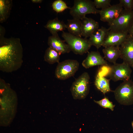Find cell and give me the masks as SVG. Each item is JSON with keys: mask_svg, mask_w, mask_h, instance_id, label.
<instances>
[{"mask_svg": "<svg viewBox=\"0 0 133 133\" xmlns=\"http://www.w3.org/2000/svg\"><path fill=\"white\" fill-rule=\"evenodd\" d=\"M23 49L17 38H6L0 36V70L6 73L15 71L23 62Z\"/></svg>", "mask_w": 133, "mask_h": 133, "instance_id": "6da1fadb", "label": "cell"}, {"mask_svg": "<svg viewBox=\"0 0 133 133\" xmlns=\"http://www.w3.org/2000/svg\"><path fill=\"white\" fill-rule=\"evenodd\" d=\"M62 36L71 50L76 54L82 55L87 53L92 46L86 38H82L64 31Z\"/></svg>", "mask_w": 133, "mask_h": 133, "instance_id": "7a4b0ae2", "label": "cell"}, {"mask_svg": "<svg viewBox=\"0 0 133 133\" xmlns=\"http://www.w3.org/2000/svg\"><path fill=\"white\" fill-rule=\"evenodd\" d=\"M99 12L92 0H75L73 6L70 9L69 13L73 18L81 20L87 14H99Z\"/></svg>", "mask_w": 133, "mask_h": 133, "instance_id": "3957f363", "label": "cell"}, {"mask_svg": "<svg viewBox=\"0 0 133 133\" xmlns=\"http://www.w3.org/2000/svg\"><path fill=\"white\" fill-rule=\"evenodd\" d=\"M90 79L88 73L85 72L73 83L70 90L74 99H83L86 98L89 92Z\"/></svg>", "mask_w": 133, "mask_h": 133, "instance_id": "277c9868", "label": "cell"}, {"mask_svg": "<svg viewBox=\"0 0 133 133\" xmlns=\"http://www.w3.org/2000/svg\"><path fill=\"white\" fill-rule=\"evenodd\" d=\"M115 99L120 104H133V81L130 80L124 81L114 91Z\"/></svg>", "mask_w": 133, "mask_h": 133, "instance_id": "5b68a950", "label": "cell"}, {"mask_svg": "<svg viewBox=\"0 0 133 133\" xmlns=\"http://www.w3.org/2000/svg\"><path fill=\"white\" fill-rule=\"evenodd\" d=\"M79 63L76 60L68 59L58 63L56 68V77L64 80L73 76L78 70Z\"/></svg>", "mask_w": 133, "mask_h": 133, "instance_id": "8992f818", "label": "cell"}, {"mask_svg": "<svg viewBox=\"0 0 133 133\" xmlns=\"http://www.w3.org/2000/svg\"><path fill=\"white\" fill-rule=\"evenodd\" d=\"M132 71L131 67L127 63H116L111 67L109 76L110 79L114 81H124L130 80Z\"/></svg>", "mask_w": 133, "mask_h": 133, "instance_id": "52a82bcc", "label": "cell"}, {"mask_svg": "<svg viewBox=\"0 0 133 133\" xmlns=\"http://www.w3.org/2000/svg\"><path fill=\"white\" fill-rule=\"evenodd\" d=\"M133 20V10L123 9L118 17L108 29L128 32Z\"/></svg>", "mask_w": 133, "mask_h": 133, "instance_id": "ba28073f", "label": "cell"}, {"mask_svg": "<svg viewBox=\"0 0 133 133\" xmlns=\"http://www.w3.org/2000/svg\"><path fill=\"white\" fill-rule=\"evenodd\" d=\"M119 58L133 68V36L128 35L120 47Z\"/></svg>", "mask_w": 133, "mask_h": 133, "instance_id": "9c48e42d", "label": "cell"}, {"mask_svg": "<svg viewBox=\"0 0 133 133\" xmlns=\"http://www.w3.org/2000/svg\"><path fill=\"white\" fill-rule=\"evenodd\" d=\"M123 9L122 7L119 3L101 9L99 13L100 20L107 22L110 26L118 17Z\"/></svg>", "mask_w": 133, "mask_h": 133, "instance_id": "30bf717a", "label": "cell"}, {"mask_svg": "<svg viewBox=\"0 0 133 133\" xmlns=\"http://www.w3.org/2000/svg\"><path fill=\"white\" fill-rule=\"evenodd\" d=\"M128 35L127 32L108 29L102 46L104 47L110 46H119Z\"/></svg>", "mask_w": 133, "mask_h": 133, "instance_id": "8fae6325", "label": "cell"}, {"mask_svg": "<svg viewBox=\"0 0 133 133\" xmlns=\"http://www.w3.org/2000/svg\"><path fill=\"white\" fill-rule=\"evenodd\" d=\"M65 42L64 40L61 39L58 33L49 36L48 41L49 47L57 51L60 55L69 53L71 51L69 46Z\"/></svg>", "mask_w": 133, "mask_h": 133, "instance_id": "7c38bea8", "label": "cell"}, {"mask_svg": "<svg viewBox=\"0 0 133 133\" xmlns=\"http://www.w3.org/2000/svg\"><path fill=\"white\" fill-rule=\"evenodd\" d=\"M83 66L85 68H88L97 66H107L106 61L98 51H91L89 52L87 57L83 61Z\"/></svg>", "mask_w": 133, "mask_h": 133, "instance_id": "4fadbf2b", "label": "cell"}, {"mask_svg": "<svg viewBox=\"0 0 133 133\" xmlns=\"http://www.w3.org/2000/svg\"><path fill=\"white\" fill-rule=\"evenodd\" d=\"M81 21L82 35L84 38L89 37L99 29V23L92 18L86 17Z\"/></svg>", "mask_w": 133, "mask_h": 133, "instance_id": "5bb4252c", "label": "cell"}, {"mask_svg": "<svg viewBox=\"0 0 133 133\" xmlns=\"http://www.w3.org/2000/svg\"><path fill=\"white\" fill-rule=\"evenodd\" d=\"M108 29L101 27L92 34L88 39L92 46H95L97 49L102 46Z\"/></svg>", "mask_w": 133, "mask_h": 133, "instance_id": "9a60e30c", "label": "cell"}, {"mask_svg": "<svg viewBox=\"0 0 133 133\" xmlns=\"http://www.w3.org/2000/svg\"><path fill=\"white\" fill-rule=\"evenodd\" d=\"M106 60L114 64L116 63L117 59L120 57L119 46H110L104 47L102 50Z\"/></svg>", "mask_w": 133, "mask_h": 133, "instance_id": "2e32d148", "label": "cell"}, {"mask_svg": "<svg viewBox=\"0 0 133 133\" xmlns=\"http://www.w3.org/2000/svg\"><path fill=\"white\" fill-rule=\"evenodd\" d=\"M44 27L52 35L58 33L59 31H64L66 29V24L59 20L57 17L49 20Z\"/></svg>", "mask_w": 133, "mask_h": 133, "instance_id": "e0dca14e", "label": "cell"}, {"mask_svg": "<svg viewBox=\"0 0 133 133\" xmlns=\"http://www.w3.org/2000/svg\"><path fill=\"white\" fill-rule=\"evenodd\" d=\"M66 29L68 33L74 35L82 36V22L81 20L73 18L67 20Z\"/></svg>", "mask_w": 133, "mask_h": 133, "instance_id": "ac0fdd59", "label": "cell"}, {"mask_svg": "<svg viewBox=\"0 0 133 133\" xmlns=\"http://www.w3.org/2000/svg\"><path fill=\"white\" fill-rule=\"evenodd\" d=\"M12 0H0V22H5L10 15L12 6Z\"/></svg>", "mask_w": 133, "mask_h": 133, "instance_id": "d6986e66", "label": "cell"}, {"mask_svg": "<svg viewBox=\"0 0 133 133\" xmlns=\"http://www.w3.org/2000/svg\"><path fill=\"white\" fill-rule=\"evenodd\" d=\"M110 79H108L98 73L96 75L94 84L97 88L104 94L112 91L110 87Z\"/></svg>", "mask_w": 133, "mask_h": 133, "instance_id": "ffe728a7", "label": "cell"}, {"mask_svg": "<svg viewBox=\"0 0 133 133\" xmlns=\"http://www.w3.org/2000/svg\"><path fill=\"white\" fill-rule=\"evenodd\" d=\"M60 55L56 50L49 47L45 51L44 58L45 61L50 64L59 63Z\"/></svg>", "mask_w": 133, "mask_h": 133, "instance_id": "44dd1931", "label": "cell"}, {"mask_svg": "<svg viewBox=\"0 0 133 133\" xmlns=\"http://www.w3.org/2000/svg\"><path fill=\"white\" fill-rule=\"evenodd\" d=\"M53 10L57 13L62 12L65 10L70 8L68 7L66 3L62 0H56L52 4Z\"/></svg>", "mask_w": 133, "mask_h": 133, "instance_id": "7402d4cb", "label": "cell"}, {"mask_svg": "<svg viewBox=\"0 0 133 133\" xmlns=\"http://www.w3.org/2000/svg\"><path fill=\"white\" fill-rule=\"evenodd\" d=\"M94 101L95 103L104 108L109 109L112 111L114 110L115 105L113 104V102L106 97H105L99 101L95 100Z\"/></svg>", "mask_w": 133, "mask_h": 133, "instance_id": "603a6c76", "label": "cell"}, {"mask_svg": "<svg viewBox=\"0 0 133 133\" xmlns=\"http://www.w3.org/2000/svg\"><path fill=\"white\" fill-rule=\"evenodd\" d=\"M111 0H94V4L96 8L103 9L111 5Z\"/></svg>", "mask_w": 133, "mask_h": 133, "instance_id": "cb8c5ba5", "label": "cell"}, {"mask_svg": "<svg viewBox=\"0 0 133 133\" xmlns=\"http://www.w3.org/2000/svg\"><path fill=\"white\" fill-rule=\"evenodd\" d=\"M119 3L124 9L132 10L133 9V0H119Z\"/></svg>", "mask_w": 133, "mask_h": 133, "instance_id": "d4e9b609", "label": "cell"}, {"mask_svg": "<svg viewBox=\"0 0 133 133\" xmlns=\"http://www.w3.org/2000/svg\"><path fill=\"white\" fill-rule=\"evenodd\" d=\"M128 33L129 34L133 36V20L128 30Z\"/></svg>", "mask_w": 133, "mask_h": 133, "instance_id": "484cf974", "label": "cell"}, {"mask_svg": "<svg viewBox=\"0 0 133 133\" xmlns=\"http://www.w3.org/2000/svg\"><path fill=\"white\" fill-rule=\"evenodd\" d=\"M32 1L34 3H40L43 1L42 0H32Z\"/></svg>", "mask_w": 133, "mask_h": 133, "instance_id": "4316f807", "label": "cell"}, {"mask_svg": "<svg viewBox=\"0 0 133 133\" xmlns=\"http://www.w3.org/2000/svg\"><path fill=\"white\" fill-rule=\"evenodd\" d=\"M132 126L133 128V121L132 122Z\"/></svg>", "mask_w": 133, "mask_h": 133, "instance_id": "83f0119b", "label": "cell"}]
</instances>
